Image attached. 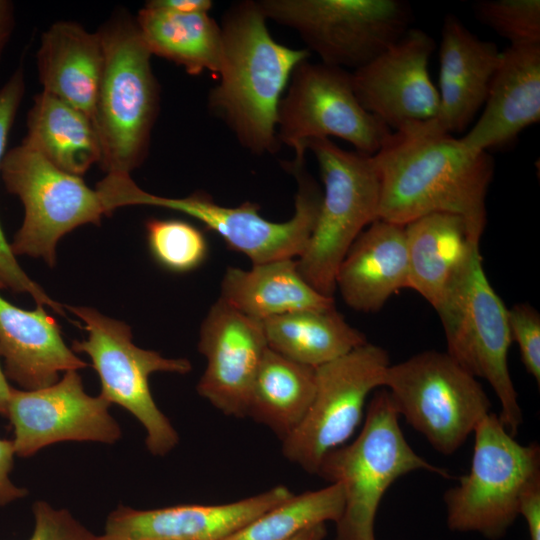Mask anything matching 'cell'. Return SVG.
Here are the masks:
<instances>
[{
	"instance_id": "6da1fadb",
	"label": "cell",
	"mask_w": 540,
	"mask_h": 540,
	"mask_svg": "<svg viewBox=\"0 0 540 540\" xmlns=\"http://www.w3.org/2000/svg\"><path fill=\"white\" fill-rule=\"evenodd\" d=\"M373 159L380 178L378 219L405 226L428 214H453L480 244L495 168L487 151L467 148L434 119L391 132Z\"/></svg>"
},
{
	"instance_id": "7a4b0ae2",
	"label": "cell",
	"mask_w": 540,
	"mask_h": 540,
	"mask_svg": "<svg viewBox=\"0 0 540 540\" xmlns=\"http://www.w3.org/2000/svg\"><path fill=\"white\" fill-rule=\"evenodd\" d=\"M219 83L208 105L250 152L279 150L277 113L290 77L310 52L277 42L257 1L233 4L224 14Z\"/></svg>"
},
{
	"instance_id": "3957f363",
	"label": "cell",
	"mask_w": 540,
	"mask_h": 540,
	"mask_svg": "<svg viewBox=\"0 0 540 540\" xmlns=\"http://www.w3.org/2000/svg\"><path fill=\"white\" fill-rule=\"evenodd\" d=\"M104 65L95 101L93 124L98 134L101 168L130 175L148 155L160 92L135 18L118 12L97 31Z\"/></svg>"
},
{
	"instance_id": "277c9868",
	"label": "cell",
	"mask_w": 540,
	"mask_h": 540,
	"mask_svg": "<svg viewBox=\"0 0 540 540\" xmlns=\"http://www.w3.org/2000/svg\"><path fill=\"white\" fill-rule=\"evenodd\" d=\"M298 184L294 213L283 222L265 219L256 203L229 207L209 195L195 192L182 198L152 195L140 189L128 175H107L98 184L109 211L128 205H148L182 212L216 232L227 245L247 256L252 264L297 259L305 250L318 217L322 191L308 173L305 160L287 164Z\"/></svg>"
},
{
	"instance_id": "5b68a950",
	"label": "cell",
	"mask_w": 540,
	"mask_h": 540,
	"mask_svg": "<svg viewBox=\"0 0 540 540\" xmlns=\"http://www.w3.org/2000/svg\"><path fill=\"white\" fill-rule=\"evenodd\" d=\"M417 470L450 477L411 448L389 392L380 389L368 404L357 438L328 453L316 473L343 489L335 540H376L375 519L384 494L398 478Z\"/></svg>"
},
{
	"instance_id": "8992f818",
	"label": "cell",
	"mask_w": 540,
	"mask_h": 540,
	"mask_svg": "<svg viewBox=\"0 0 540 540\" xmlns=\"http://www.w3.org/2000/svg\"><path fill=\"white\" fill-rule=\"evenodd\" d=\"M306 150L317 160L324 190L314 230L296 261L309 285L333 297L346 253L378 219L380 178L373 155L343 150L329 138L309 141Z\"/></svg>"
},
{
	"instance_id": "52a82bcc",
	"label": "cell",
	"mask_w": 540,
	"mask_h": 540,
	"mask_svg": "<svg viewBox=\"0 0 540 540\" xmlns=\"http://www.w3.org/2000/svg\"><path fill=\"white\" fill-rule=\"evenodd\" d=\"M473 433L470 470L444 494L447 526L498 540L519 516L524 491L540 479V447L518 443L493 413Z\"/></svg>"
},
{
	"instance_id": "ba28073f",
	"label": "cell",
	"mask_w": 540,
	"mask_h": 540,
	"mask_svg": "<svg viewBox=\"0 0 540 540\" xmlns=\"http://www.w3.org/2000/svg\"><path fill=\"white\" fill-rule=\"evenodd\" d=\"M436 311L445 332L446 353L470 375L488 381L501 405L498 417L515 437L523 413L508 369L512 343L508 309L484 272L480 252Z\"/></svg>"
},
{
	"instance_id": "9c48e42d",
	"label": "cell",
	"mask_w": 540,
	"mask_h": 540,
	"mask_svg": "<svg viewBox=\"0 0 540 540\" xmlns=\"http://www.w3.org/2000/svg\"><path fill=\"white\" fill-rule=\"evenodd\" d=\"M382 387L399 414L439 453H455L491 410L477 378L446 352L426 350L386 369Z\"/></svg>"
},
{
	"instance_id": "30bf717a",
	"label": "cell",
	"mask_w": 540,
	"mask_h": 540,
	"mask_svg": "<svg viewBox=\"0 0 540 540\" xmlns=\"http://www.w3.org/2000/svg\"><path fill=\"white\" fill-rule=\"evenodd\" d=\"M267 20L295 30L321 62L347 70L366 65L409 29L399 0H259Z\"/></svg>"
},
{
	"instance_id": "8fae6325",
	"label": "cell",
	"mask_w": 540,
	"mask_h": 540,
	"mask_svg": "<svg viewBox=\"0 0 540 540\" xmlns=\"http://www.w3.org/2000/svg\"><path fill=\"white\" fill-rule=\"evenodd\" d=\"M80 318L88 337L72 343L74 352L87 354L101 382L100 395L134 415L146 430L147 449L164 456L178 443L179 437L152 397L149 377L155 372L186 374L192 365L186 358H166L153 350L136 346L131 328L107 317L94 308L69 306Z\"/></svg>"
},
{
	"instance_id": "7c38bea8",
	"label": "cell",
	"mask_w": 540,
	"mask_h": 540,
	"mask_svg": "<svg viewBox=\"0 0 540 540\" xmlns=\"http://www.w3.org/2000/svg\"><path fill=\"white\" fill-rule=\"evenodd\" d=\"M0 172L7 191L24 206V219L10 248L15 256L40 257L53 267L58 241L84 224L99 225L107 211L97 190L20 144L5 153Z\"/></svg>"
},
{
	"instance_id": "4fadbf2b",
	"label": "cell",
	"mask_w": 540,
	"mask_h": 540,
	"mask_svg": "<svg viewBox=\"0 0 540 540\" xmlns=\"http://www.w3.org/2000/svg\"><path fill=\"white\" fill-rule=\"evenodd\" d=\"M392 130L359 103L351 72L308 59L294 69L277 113V138L305 159L306 144L338 137L355 151L374 155Z\"/></svg>"
},
{
	"instance_id": "5bb4252c",
	"label": "cell",
	"mask_w": 540,
	"mask_h": 540,
	"mask_svg": "<svg viewBox=\"0 0 540 540\" xmlns=\"http://www.w3.org/2000/svg\"><path fill=\"white\" fill-rule=\"evenodd\" d=\"M389 365L387 351L366 342L317 367L312 403L298 428L282 441L283 456L316 474L325 456L352 436L363 417L368 395L382 387Z\"/></svg>"
},
{
	"instance_id": "9a60e30c",
	"label": "cell",
	"mask_w": 540,
	"mask_h": 540,
	"mask_svg": "<svg viewBox=\"0 0 540 540\" xmlns=\"http://www.w3.org/2000/svg\"><path fill=\"white\" fill-rule=\"evenodd\" d=\"M110 405L101 395L84 391L77 370L41 389L12 387L6 416L14 429L15 455L29 457L61 441L114 443L121 430L108 412Z\"/></svg>"
},
{
	"instance_id": "2e32d148",
	"label": "cell",
	"mask_w": 540,
	"mask_h": 540,
	"mask_svg": "<svg viewBox=\"0 0 540 540\" xmlns=\"http://www.w3.org/2000/svg\"><path fill=\"white\" fill-rule=\"evenodd\" d=\"M435 47L428 33L409 28L377 57L351 72L361 106L394 131L436 119L439 93L428 72Z\"/></svg>"
},
{
	"instance_id": "e0dca14e",
	"label": "cell",
	"mask_w": 540,
	"mask_h": 540,
	"mask_svg": "<svg viewBox=\"0 0 540 540\" xmlns=\"http://www.w3.org/2000/svg\"><path fill=\"white\" fill-rule=\"evenodd\" d=\"M268 348L262 322L221 299L209 309L199 331L198 351L206 368L198 394L224 415L246 417L251 387Z\"/></svg>"
},
{
	"instance_id": "ac0fdd59",
	"label": "cell",
	"mask_w": 540,
	"mask_h": 540,
	"mask_svg": "<svg viewBox=\"0 0 540 540\" xmlns=\"http://www.w3.org/2000/svg\"><path fill=\"white\" fill-rule=\"evenodd\" d=\"M293 494L288 487L278 485L225 504H181L149 510L120 505L108 515L99 540H224Z\"/></svg>"
},
{
	"instance_id": "d6986e66",
	"label": "cell",
	"mask_w": 540,
	"mask_h": 540,
	"mask_svg": "<svg viewBox=\"0 0 540 540\" xmlns=\"http://www.w3.org/2000/svg\"><path fill=\"white\" fill-rule=\"evenodd\" d=\"M483 106L474 126L460 138L472 150L505 147L540 121V44L510 45L501 52Z\"/></svg>"
},
{
	"instance_id": "ffe728a7",
	"label": "cell",
	"mask_w": 540,
	"mask_h": 540,
	"mask_svg": "<svg viewBox=\"0 0 540 540\" xmlns=\"http://www.w3.org/2000/svg\"><path fill=\"white\" fill-rule=\"evenodd\" d=\"M501 51L447 14L439 50L438 125L446 132L465 130L483 107Z\"/></svg>"
},
{
	"instance_id": "44dd1931",
	"label": "cell",
	"mask_w": 540,
	"mask_h": 540,
	"mask_svg": "<svg viewBox=\"0 0 540 540\" xmlns=\"http://www.w3.org/2000/svg\"><path fill=\"white\" fill-rule=\"evenodd\" d=\"M409 287L405 226L377 219L353 242L342 260L336 289L359 312H377L397 291Z\"/></svg>"
},
{
	"instance_id": "7402d4cb",
	"label": "cell",
	"mask_w": 540,
	"mask_h": 540,
	"mask_svg": "<svg viewBox=\"0 0 540 540\" xmlns=\"http://www.w3.org/2000/svg\"><path fill=\"white\" fill-rule=\"evenodd\" d=\"M0 357L5 375L24 390L50 386L60 372L87 367L65 344L58 323L43 305L25 310L1 295Z\"/></svg>"
},
{
	"instance_id": "603a6c76",
	"label": "cell",
	"mask_w": 540,
	"mask_h": 540,
	"mask_svg": "<svg viewBox=\"0 0 540 540\" xmlns=\"http://www.w3.org/2000/svg\"><path fill=\"white\" fill-rule=\"evenodd\" d=\"M409 287L436 310L480 244L472 241L464 221L448 213H432L405 225Z\"/></svg>"
},
{
	"instance_id": "cb8c5ba5",
	"label": "cell",
	"mask_w": 540,
	"mask_h": 540,
	"mask_svg": "<svg viewBox=\"0 0 540 540\" xmlns=\"http://www.w3.org/2000/svg\"><path fill=\"white\" fill-rule=\"evenodd\" d=\"M103 65V44L97 31L60 20L41 36L37 70L43 91L76 107L92 121Z\"/></svg>"
},
{
	"instance_id": "d4e9b609",
	"label": "cell",
	"mask_w": 540,
	"mask_h": 540,
	"mask_svg": "<svg viewBox=\"0 0 540 540\" xmlns=\"http://www.w3.org/2000/svg\"><path fill=\"white\" fill-rule=\"evenodd\" d=\"M219 299L260 322L291 312L335 307L333 297L322 295L301 276L296 259L253 264L250 269L228 267Z\"/></svg>"
},
{
	"instance_id": "484cf974",
	"label": "cell",
	"mask_w": 540,
	"mask_h": 540,
	"mask_svg": "<svg viewBox=\"0 0 540 540\" xmlns=\"http://www.w3.org/2000/svg\"><path fill=\"white\" fill-rule=\"evenodd\" d=\"M26 126L22 144L66 173L81 177L101 162V144L92 119L52 94L42 90L34 96Z\"/></svg>"
},
{
	"instance_id": "4316f807",
	"label": "cell",
	"mask_w": 540,
	"mask_h": 540,
	"mask_svg": "<svg viewBox=\"0 0 540 540\" xmlns=\"http://www.w3.org/2000/svg\"><path fill=\"white\" fill-rule=\"evenodd\" d=\"M316 387V368L267 348L256 372L246 417L269 428L281 441L305 418Z\"/></svg>"
},
{
	"instance_id": "83f0119b",
	"label": "cell",
	"mask_w": 540,
	"mask_h": 540,
	"mask_svg": "<svg viewBox=\"0 0 540 540\" xmlns=\"http://www.w3.org/2000/svg\"><path fill=\"white\" fill-rule=\"evenodd\" d=\"M135 20L152 55L182 66L190 75H218L222 31L208 13L178 14L144 5Z\"/></svg>"
},
{
	"instance_id": "f1b7e54d",
	"label": "cell",
	"mask_w": 540,
	"mask_h": 540,
	"mask_svg": "<svg viewBox=\"0 0 540 540\" xmlns=\"http://www.w3.org/2000/svg\"><path fill=\"white\" fill-rule=\"evenodd\" d=\"M268 348L303 365L317 368L367 342L335 307L302 310L262 321Z\"/></svg>"
},
{
	"instance_id": "f546056e",
	"label": "cell",
	"mask_w": 540,
	"mask_h": 540,
	"mask_svg": "<svg viewBox=\"0 0 540 540\" xmlns=\"http://www.w3.org/2000/svg\"><path fill=\"white\" fill-rule=\"evenodd\" d=\"M344 509L339 483L293 494L224 540H290L303 530L328 521L337 522Z\"/></svg>"
},
{
	"instance_id": "4dcf8cb0",
	"label": "cell",
	"mask_w": 540,
	"mask_h": 540,
	"mask_svg": "<svg viewBox=\"0 0 540 540\" xmlns=\"http://www.w3.org/2000/svg\"><path fill=\"white\" fill-rule=\"evenodd\" d=\"M25 93L22 67H18L0 88V163L5 155L7 140L17 111ZM0 289L32 296L36 304L46 305L59 314H64L62 305L51 299L18 264L10 243L0 225Z\"/></svg>"
},
{
	"instance_id": "1f68e13d",
	"label": "cell",
	"mask_w": 540,
	"mask_h": 540,
	"mask_svg": "<svg viewBox=\"0 0 540 540\" xmlns=\"http://www.w3.org/2000/svg\"><path fill=\"white\" fill-rule=\"evenodd\" d=\"M146 233L152 256L167 270L188 272L199 267L206 259V239L189 222L152 218L146 222Z\"/></svg>"
},
{
	"instance_id": "d6a6232c",
	"label": "cell",
	"mask_w": 540,
	"mask_h": 540,
	"mask_svg": "<svg viewBox=\"0 0 540 540\" xmlns=\"http://www.w3.org/2000/svg\"><path fill=\"white\" fill-rule=\"evenodd\" d=\"M474 11L510 45L540 44L539 0H484L474 5Z\"/></svg>"
},
{
	"instance_id": "836d02e7",
	"label": "cell",
	"mask_w": 540,
	"mask_h": 540,
	"mask_svg": "<svg viewBox=\"0 0 540 540\" xmlns=\"http://www.w3.org/2000/svg\"><path fill=\"white\" fill-rule=\"evenodd\" d=\"M512 341L516 342L526 371L540 384V315L528 303L508 309Z\"/></svg>"
},
{
	"instance_id": "e575fe53",
	"label": "cell",
	"mask_w": 540,
	"mask_h": 540,
	"mask_svg": "<svg viewBox=\"0 0 540 540\" xmlns=\"http://www.w3.org/2000/svg\"><path fill=\"white\" fill-rule=\"evenodd\" d=\"M33 514L35 524L29 540H99L70 512L55 509L47 502H35Z\"/></svg>"
},
{
	"instance_id": "d590c367",
	"label": "cell",
	"mask_w": 540,
	"mask_h": 540,
	"mask_svg": "<svg viewBox=\"0 0 540 540\" xmlns=\"http://www.w3.org/2000/svg\"><path fill=\"white\" fill-rule=\"evenodd\" d=\"M15 455L12 440L0 439V507L27 494V490L14 485L9 477Z\"/></svg>"
},
{
	"instance_id": "8d00e7d4",
	"label": "cell",
	"mask_w": 540,
	"mask_h": 540,
	"mask_svg": "<svg viewBox=\"0 0 540 540\" xmlns=\"http://www.w3.org/2000/svg\"><path fill=\"white\" fill-rule=\"evenodd\" d=\"M518 513L527 524L530 540H540V479L532 482L522 494Z\"/></svg>"
},
{
	"instance_id": "74e56055",
	"label": "cell",
	"mask_w": 540,
	"mask_h": 540,
	"mask_svg": "<svg viewBox=\"0 0 540 540\" xmlns=\"http://www.w3.org/2000/svg\"><path fill=\"white\" fill-rule=\"evenodd\" d=\"M146 6L178 14L209 13L213 6L210 0H150Z\"/></svg>"
},
{
	"instance_id": "f35d334b",
	"label": "cell",
	"mask_w": 540,
	"mask_h": 540,
	"mask_svg": "<svg viewBox=\"0 0 540 540\" xmlns=\"http://www.w3.org/2000/svg\"><path fill=\"white\" fill-rule=\"evenodd\" d=\"M15 26L14 4L10 0H0V60Z\"/></svg>"
},
{
	"instance_id": "ab89813d",
	"label": "cell",
	"mask_w": 540,
	"mask_h": 540,
	"mask_svg": "<svg viewBox=\"0 0 540 540\" xmlns=\"http://www.w3.org/2000/svg\"><path fill=\"white\" fill-rule=\"evenodd\" d=\"M326 535V525L323 523L303 530L290 540H324Z\"/></svg>"
},
{
	"instance_id": "60d3db41",
	"label": "cell",
	"mask_w": 540,
	"mask_h": 540,
	"mask_svg": "<svg viewBox=\"0 0 540 540\" xmlns=\"http://www.w3.org/2000/svg\"><path fill=\"white\" fill-rule=\"evenodd\" d=\"M11 389L12 387L8 384L5 372L0 364V413L3 415H7Z\"/></svg>"
}]
</instances>
